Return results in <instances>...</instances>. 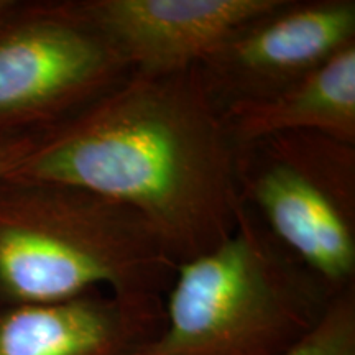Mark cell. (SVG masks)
Segmentation results:
<instances>
[{
	"instance_id": "1",
	"label": "cell",
	"mask_w": 355,
	"mask_h": 355,
	"mask_svg": "<svg viewBox=\"0 0 355 355\" xmlns=\"http://www.w3.org/2000/svg\"><path fill=\"white\" fill-rule=\"evenodd\" d=\"M235 148L198 68L130 74L40 132L7 176L76 186L130 207L181 263L234 232L242 206Z\"/></svg>"
},
{
	"instance_id": "2",
	"label": "cell",
	"mask_w": 355,
	"mask_h": 355,
	"mask_svg": "<svg viewBox=\"0 0 355 355\" xmlns=\"http://www.w3.org/2000/svg\"><path fill=\"white\" fill-rule=\"evenodd\" d=\"M178 263L144 217L76 186L0 180V308L168 291Z\"/></svg>"
},
{
	"instance_id": "3",
	"label": "cell",
	"mask_w": 355,
	"mask_h": 355,
	"mask_svg": "<svg viewBox=\"0 0 355 355\" xmlns=\"http://www.w3.org/2000/svg\"><path fill=\"white\" fill-rule=\"evenodd\" d=\"M334 295L242 204L220 245L178 263L163 329L135 355H279Z\"/></svg>"
},
{
	"instance_id": "4",
	"label": "cell",
	"mask_w": 355,
	"mask_h": 355,
	"mask_svg": "<svg viewBox=\"0 0 355 355\" xmlns=\"http://www.w3.org/2000/svg\"><path fill=\"white\" fill-rule=\"evenodd\" d=\"M241 202L331 288L355 277V144L311 132L235 148Z\"/></svg>"
},
{
	"instance_id": "5",
	"label": "cell",
	"mask_w": 355,
	"mask_h": 355,
	"mask_svg": "<svg viewBox=\"0 0 355 355\" xmlns=\"http://www.w3.org/2000/svg\"><path fill=\"white\" fill-rule=\"evenodd\" d=\"M128 76L78 0L17 2L0 19V133L50 128Z\"/></svg>"
},
{
	"instance_id": "6",
	"label": "cell",
	"mask_w": 355,
	"mask_h": 355,
	"mask_svg": "<svg viewBox=\"0 0 355 355\" xmlns=\"http://www.w3.org/2000/svg\"><path fill=\"white\" fill-rule=\"evenodd\" d=\"M355 43L354 0H278L196 68L222 112L282 91Z\"/></svg>"
},
{
	"instance_id": "7",
	"label": "cell",
	"mask_w": 355,
	"mask_h": 355,
	"mask_svg": "<svg viewBox=\"0 0 355 355\" xmlns=\"http://www.w3.org/2000/svg\"><path fill=\"white\" fill-rule=\"evenodd\" d=\"M278 0H78L130 74L162 76L201 64Z\"/></svg>"
},
{
	"instance_id": "8",
	"label": "cell",
	"mask_w": 355,
	"mask_h": 355,
	"mask_svg": "<svg viewBox=\"0 0 355 355\" xmlns=\"http://www.w3.org/2000/svg\"><path fill=\"white\" fill-rule=\"evenodd\" d=\"M165 301L89 291L48 304L0 308V355H135L159 334Z\"/></svg>"
},
{
	"instance_id": "9",
	"label": "cell",
	"mask_w": 355,
	"mask_h": 355,
	"mask_svg": "<svg viewBox=\"0 0 355 355\" xmlns=\"http://www.w3.org/2000/svg\"><path fill=\"white\" fill-rule=\"evenodd\" d=\"M234 145L311 132L355 144V43L277 94L220 112Z\"/></svg>"
},
{
	"instance_id": "10",
	"label": "cell",
	"mask_w": 355,
	"mask_h": 355,
	"mask_svg": "<svg viewBox=\"0 0 355 355\" xmlns=\"http://www.w3.org/2000/svg\"><path fill=\"white\" fill-rule=\"evenodd\" d=\"M279 355H355V285L337 291L316 326Z\"/></svg>"
},
{
	"instance_id": "11",
	"label": "cell",
	"mask_w": 355,
	"mask_h": 355,
	"mask_svg": "<svg viewBox=\"0 0 355 355\" xmlns=\"http://www.w3.org/2000/svg\"><path fill=\"white\" fill-rule=\"evenodd\" d=\"M40 132L26 130L0 133V180L10 175L28 157L30 152L37 146Z\"/></svg>"
},
{
	"instance_id": "12",
	"label": "cell",
	"mask_w": 355,
	"mask_h": 355,
	"mask_svg": "<svg viewBox=\"0 0 355 355\" xmlns=\"http://www.w3.org/2000/svg\"><path fill=\"white\" fill-rule=\"evenodd\" d=\"M17 2H13V0H0V19H2L6 13L10 10V8L15 6Z\"/></svg>"
}]
</instances>
